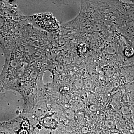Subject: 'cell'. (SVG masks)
Listing matches in <instances>:
<instances>
[{"label":"cell","mask_w":134,"mask_h":134,"mask_svg":"<svg viewBox=\"0 0 134 134\" xmlns=\"http://www.w3.org/2000/svg\"><path fill=\"white\" fill-rule=\"evenodd\" d=\"M115 72V70L114 69L110 68L107 70L106 74L108 76H111Z\"/></svg>","instance_id":"ba28073f"},{"label":"cell","mask_w":134,"mask_h":134,"mask_svg":"<svg viewBox=\"0 0 134 134\" xmlns=\"http://www.w3.org/2000/svg\"><path fill=\"white\" fill-rule=\"evenodd\" d=\"M21 127L22 128L24 129H26L28 130L30 129V125L28 121H25L22 123Z\"/></svg>","instance_id":"52a82bcc"},{"label":"cell","mask_w":134,"mask_h":134,"mask_svg":"<svg viewBox=\"0 0 134 134\" xmlns=\"http://www.w3.org/2000/svg\"><path fill=\"white\" fill-rule=\"evenodd\" d=\"M77 49L80 53H86L88 50V46L85 43H82L78 46Z\"/></svg>","instance_id":"3957f363"},{"label":"cell","mask_w":134,"mask_h":134,"mask_svg":"<svg viewBox=\"0 0 134 134\" xmlns=\"http://www.w3.org/2000/svg\"><path fill=\"white\" fill-rule=\"evenodd\" d=\"M65 115L67 119L71 120L74 118L75 114L73 110L68 109L65 112Z\"/></svg>","instance_id":"277c9868"},{"label":"cell","mask_w":134,"mask_h":134,"mask_svg":"<svg viewBox=\"0 0 134 134\" xmlns=\"http://www.w3.org/2000/svg\"><path fill=\"white\" fill-rule=\"evenodd\" d=\"M84 82L82 80H79L77 82L76 86L77 88H81L84 86Z\"/></svg>","instance_id":"9c48e42d"},{"label":"cell","mask_w":134,"mask_h":134,"mask_svg":"<svg viewBox=\"0 0 134 134\" xmlns=\"http://www.w3.org/2000/svg\"><path fill=\"white\" fill-rule=\"evenodd\" d=\"M124 54L127 58H131L134 55V48L132 47H127L124 50Z\"/></svg>","instance_id":"6da1fadb"},{"label":"cell","mask_w":134,"mask_h":134,"mask_svg":"<svg viewBox=\"0 0 134 134\" xmlns=\"http://www.w3.org/2000/svg\"><path fill=\"white\" fill-rule=\"evenodd\" d=\"M18 134H29V133L26 130L22 129L19 130Z\"/></svg>","instance_id":"30bf717a"},{"label":"cell","mask_w":134,"mask_h":134,"mask_svg":"<svg viewBox=\"0 0 134 134\" xmlns=\"http://www.w3.org/2000/svg\"><path fill=\"white\" fill-rule=\"evenodd\" d=\"M120 111L122 115H128L131 113V109L129 106L125 105L121 106L120 108Z\"/></svg>","instance_id":"7a4b0ae2"},{"label":"cell","mask_w":134,"mask_h":134,"mask_svg":"<svg viewBox=\"0 0 134 134\" xmlns=\"http://www.w3.org/2000/svg\"><path fill=\"white\" fill-rule=\"evenodd\" d=\"M93 85V82L91 81L90 80H86L84 83V86L85 87V88L90 90L92 88Z\"/></svg>","instance_id":"8992f818"},{"label":"cell","mask_w":134,"mask_h":134,"mask_svg":"<svg viewBox=\"0 0 134 134\" xmlns=\"http://www.w3.org/2000/svg\"><path fill=\"white\" fill-rule=\"evenodd\" d=\"M89 108L92 111H96L97 109V106L94 104H92L90 106Z\"/></svg>","instance_id":"8fae6325"},{"label":"cell","mask_w":134,"mask_h":134,"mask_svg":"<svg viewBox=\"0 0 134 134\" xmlns=\"http://www.w3.org/2000/svg\"><path fill=\"white\" fill-rule=\"evenodd\" d=\"M105 125L108 129L112 128L114 126V121L111 119H108L105 121Z\"/></svg>","instance_id":"5b68a950"}]
</instances>
